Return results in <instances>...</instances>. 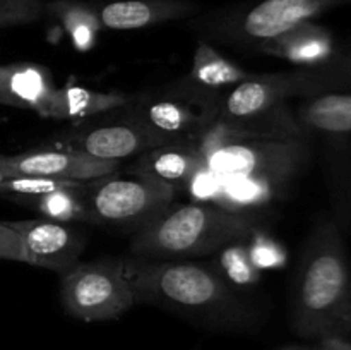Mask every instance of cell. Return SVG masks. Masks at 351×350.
Returning <instances> with one entry per match:
<instances>
[{"label":"cell","mask_w":351,"mask_h":350,"mask_svg":"<svg viewBox=\"0 0 351 350\" xmlns=\"http://www.w3.org/2000/svg\"><path fill=\"white\" fill-rule=\"evenodd\" d=\"M219 253V275L228 281L230 285L239 287H249L261 281L263 271L252 263L247 247V239H240L237 242L228 244Z\"/></svg>","instance_id":"cell-22"},{"label":"cell","mask_w":351,"mask_h":350,"mask_svg":"<svg viewBox=\"0 0 351 350\" xmlns=\"http://www.w3.org/2000/svg\"><path fill=\"white\" fill-rule=\"evenodd\" d=\"M252 75L239 64L219 54L208 41L201 40L194 51L189 84L197 89L195 95L213 98L215 91L218 93L225 88H233Z\"/></svg>","instance_id":"cell-19"},{"label":"cell","mask_w":351,"mask_h":350,"mask_svg":"<svg viewBox=\"0 0 351 350\" xmlns=\"http://www.w3.org/2000/svg\"><path fill=\"white\" fill-rule=\"evenodd\" d=\"M256 50L298 67H321L338 57L341 48L328 27L308 21L263 41Z\"/></svg>","instance_id":"cell-14"},{"label":"cell","mask_w":351,"mask_h":350,"mask_svg":"<svg viewBox=\"0 0 351 350\" xmlns=\"http://www.w3.org/2000/svg\"><path fill=\"white\" fill-rule=\"evenodd\" d=\"M129 96L113 91H96L79 84L57 88L51 95L47 119L81 120L129 105Z\"/></svg>","instance_id":"cell-18"},{"label":"cell","mask_w":351,"mask_h":350,"mask_svg":"<svg viewBox=\"0 0 351 350\" xmlns=\"http://www.w3.org/2000/svg\"><path fill=\"white\" fill-rule=\"evenodd\" d=\"M23 244V263L50 271L72 270L84 253L86 237L71 223L47 218L9 222Z\"/></svg>","instance_id":"cell-12"},{"label":"cell","mask_w":351,"mask_h":350,"mask_svg":"<svg viewBox=\"0 0 351 350\" xmlns=\"http://www.w3.org/2000/svg\"><path fill=\"white\" fill-rule=\"evenodd\" d=\"M51 75L43 65L31 62L0 64V103L14 108L31 110L47 119L55 91Z\"/></svg>","instance_id":"cell-16"},{"label":"cell","mask_w":351,"mask_h":350,"mask_svg":"<svg viewBox=\"0 0 351 350\" xmlns=\"http://www.w3.org/2000/svg\"><path fill=\"white\" fill-rule=\"evenodd\" d=\"M137 158L132 172L156 178L175 191L187 187L202 168V156L192 143L165 144Z\"/></svg>","instance_id":"cell-17"},{"label":"cell","mask_w":351,"mask_h":350,"mask_svg":"<svg viewBox=\"0 0 351 350\" xmlns=\"http://www.w3.org/2000/svg\"><path fill=\"white\" fill-rule=\"evenodd\" d=\"M346 235L331 216L305 240L291 295V328L302 338H351V266Z\"/></svg>","instance_id":"cell-3"},{"label":"cell","mask_w":351,"mask_h":350,"mask_svg":"<svg viewBox=\"0 0 351 350\" xmlns=\"http://www.w3.org/2000/svg\"><path fill=\"white\" fill-rule=\"evenodd\" d=\"M254 216L213 202L171 205L158 218L134 232L129 256L182 261L218 253L228 244L247 239L257 229Z\"/></svg>","instance_id":"cell-4"},{"label":"cell","mask_w":351,"mask_h":350,"mask_svg":"<svg viewBox=\"0 0 351 350\" xmlns=\"http://www.w3.org/2000/svg\"><path fill=\"white\" fill-rule=\"evenodd\" d=\"M331 64L335 71L351 86V48H348V50H339L338 57L332 58Z\"/></svg>","instance_id":"cell-26"},{"label":"cell","mask_w":351,"mask_h":350,"mask_svg":"<svg viewBox=\"0 0 351 350\" xmlns=\"http://www.w3.org/2000/svg\"><path fill=\"white\" fill-rule=\"evenodd\" d=\"M47 16L43 0H0V27L23 26Z\"/></svg>","instance_id":"cell-24"},{"label":"cell","mask_w":351,"mask_h":350,"mask_svg":"<svg viewBox=\"0 0 351 350\" xmlns=\"http://www.w3.org/2000/svg\"><path fill=\"white\" fill-rule=\"evenodd\" d=\"M199 10L201 7L192 0H117L99 7L98 14L106 30L130 31L187 19Z\"/></svg>","instance_id":"cell-15"},{"label":"cell","mask_w":351,"mask_h":350,"mask_svg":"<svg viewBox=\"0 0 351 350\" xmlns=\"http://www.w3.org/2000/svg\"><path fill=\"white\" fill-rule=\"evenodd\" d=\"M47 14L60 23L77 51L91 50L103 30L98 9L79 0H53L47 3Z\"/></svg>","instance_id":"cell-20"},{"label":"cell","mask_w":351,"mask_h":350,"mask_svg":"<svg viewBox=\"0 0 351 350\" xmlns=\"http://www.w3.org/2000/svg\"><path fill=\"white\" fill-rule=\"evenodd\" d=\"M350 88L348 82L335 71L331 62L321 67L254 74L226 93L221 103H218V113L226 119H250L281 105H288L295 98L304 100Z\"/></svg>","instance_id":"cell-7"},{"label":"cell","mask_w":351,"mask_h":350,"mask_svg":"<svg viewBox=\"0 0 351 350\" xmlns=\"http://www.w3.org/2000/svg\"><path fill=\"white\" fill-rule=\"evenodd\" d=\"M319 350H351V338L319 340Z\"/></svg>","instance_id":"cell-27"},{"label":"cell","mask_w":351,"mask_h":350,"mask_svg":"<svg viewBox=\"0 0 351 350\" xmlns=\"http://www.w3.org/2000/svg\"><path fill=\"white\" fill-rule=\"evenodd\" d=\"M300 129L319 141L324 153L326 178L332 216L345 235L351 232V89L322 93L293 106Z\"/></svg>","instance_id":"cell-5"},{"label":"cell","mask_w":351,"mask_h":350,"mask_svg":"<svg viewBox=\"0 0 351 350\" xmlns=\"http://www.w3.org/2000/svg\"><path fill=\"white\" fill-rule=\"evenodd\" d=\"M62 141L65 150L108 161L141 156L154 148L171 144L130 115L120 120H106L95 126L79 127L65 134Z\"/></svg>","instance_id":"cell-10"},{"label":"cell","mask_w":351,"mask_h":350,"mask_svg":"<svg viewBox=\"0 0 351 350\" xmlns=\"http://www.w3.org/2000/svg\"><path fill=\"white\" fill-rule=\"evenodd\" d=\"M283 350H319V347H295V349H283Z\"/></svg>","instance_id":"cell-28"},{"label":"cell","mask_w":351,"mask_h":350,"mask_svg":"<svg viewBox=\"0 0 351 350\" xmlns=\"http://www.w3.org/2000/svg\"><path fill=\"white\" fill-rule=\"evenodd\" d=\"M88 222L112 229L146 226L173 205L175 189L147 175L119 174L88 180L79 189Z\"/></svg>","instance_id":"cell-6"},{"label":"cell","mask_w":351,"mask_h":350,"mask_svg":"<svg viewBox=\"0 0 351 350\" xmlns=\"http://www.w3.org/2000/svg\"><path fill=\"white\" fill-rule=\"evenodd\" d=\"M312 144L300 136L223 146L206 158L187 187L199 201L256 215L290 191L311 160Z\"/></svg>","instance_id":"cell-1"},{"label":"cell","mask_w":351,"mask_h":350,"mask_svg":"<svg viewBox=\"0 0 351 350\" xmlns=\"http://www.w3.org/2000/svg\"><path fill=\"white\" fill-rule=\"evenodd\" d=\"M216 112L215 98L187 100L182 95L146 100L129 108L130 117L168 143H194Z\"/></svg>","instance_id":"cell-13"},{"label":"cell","mask_w":351,"mask_h":350,"mask_svg":"<svg viewBox=\"0 0 351 350\" xmlns=\"http://www.w3.org/2000/svg\"><path fill=\"white\" fill-rule=\"evenodd\" d=\"M351 3V0H256L206 21L209 36L228 43L254 47L290 27Z\"/></svg>","instance_id":"cell-8"},{"label":"cell","mask_w":351,"mask_h":350,"mask_svg":"<svg viewBox=\"0 0 351 350\" xmlns=\"http://www.w3.org/2000/svg\"><path fill=\"white\" fill-rule=\"evenodd\" d=\"M136 304H149L202 325L245 328L256 311L235 294L216 268L192 259L156 261L120 257Z\"/></svg>","instance_id":"cell-2"},{"label":"cell","mask_w":351,"mask_h":350,"mask_svg":"<svg viewBox=\"0 0 351 350\" xmlns=\"http://www.w3.org/2000/svg\"><path fill=\"white\" fill-rule=\"evenodd\" d=\"M247 239H249L247 247H249L250 259L261 271L280 270V268L287 266V249L276 239H273L269 233L256 229Z\"/></svg>","instance_id":"cell-23"},{"label":"cell","mask_w":351,"mask_h":350,"mask_svg":"<svg viewBox=\"0 0 351 350\" xmlns=\"http://www.w3.org/2000/svg\"><path fill=\"white\" fill-rule=\"evenodd\" d=\"M60 301L67 314L86 323L117 319L136 304L122 261L115 257L79 263L62 273Z\"/></svg>","instance_id":"cell-9"},{"label":"cell","mask_w":351,"mask_h":350,"mask_svg":"<svg viewBox=\"0 0 351 350\" xmlns=\"http://www.w3.org/2000/svg\"><path fill=\"white\" fill-rule=\"evenodd\" d=\"M0 259L24 261L21 237L9 222H0Z\"/></svg>","instance_id":"cell-25"},{"label":"cell","mask_w":351,"mask_h":350,"mask_svg":"<svg viewBox=\"0 0 351 350\" xmlns=\"http://www.w3.org/2000/svg\"><path fill=\"white\" fill-rule=\"evenodd\" d=\"M82 184L74 185V187L43 192V194L16 196L12 199L27 206V208L34 209L47 220H53V222L60 223L88 222V213H86L84 202H82L81 192H79Z\"/></svg>","instance_id":"cell-21"},{"label":"cell","mask_w":351,"mask_h":350,"mask_svg":"<svg viewBox=\"0 0 351 350\" xmlns=\"http://www.w3.org/2000/svg\"><path fill=\"white\" fill-rule=\"evenodd\" d=\"M120 161L98 160L72 150H34L19 154L0 153V178H57L88 182L119 170Z\"/></svg>","instance_id":"cell-11"}]
</instances>
